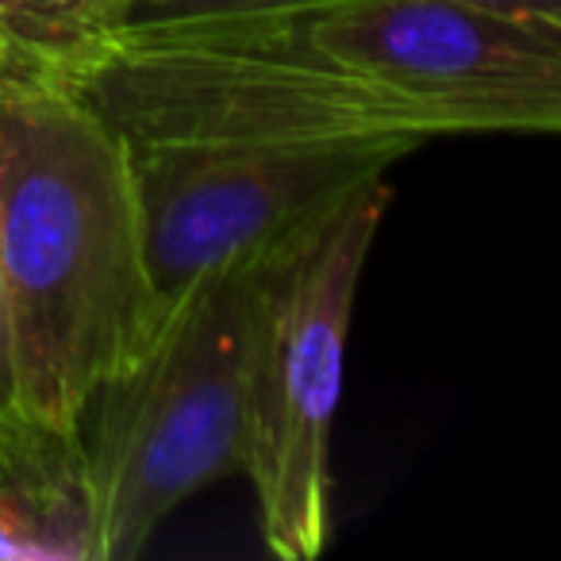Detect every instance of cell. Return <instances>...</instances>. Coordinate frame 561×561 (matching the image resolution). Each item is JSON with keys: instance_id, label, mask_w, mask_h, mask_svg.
<instances>
[{"instance_id": "obj_1", "label": "cell", "mask_w": 561, "mask_h": 561, "mask_svg": "<svg viewBox=\"0 0 561 561\" xmlns=\"http://www.w3.org/2000/svg\"><path fill=\"white\" fill-rule=\"evenodd\" d=\"M0 305L20 415L58 438L150 343L127 142L39 73L0 78Z\"/></svg>"}, {"instance_id": "obj_2", "label": "cell", "mask_w": 561, "mask_h": 561, "mask_svg": "<svg viewBox=\"0 0 561 561\" xmlns=\"http://www.w3.org/2000/svg\"><path fill=\"white\" fill-rule=\"evenodd\" d=\"M127 147L420 150L446 119L331 58L308 12L124 24L58 73Z\"/></svg>"}, {"instance_id": "obj_3", "label": "cell", "mask_w": 561, "mask_h": 561, "mask_svg": "<svg viewBox=\"0 0 561 561\" xmlns=\"http://www.w3.org/2000/svg\"><path fill=\"white\" fill-rule=\"evenodd\" d=\"M389 201V178L369 181L262 262L242 369L239 469L254 489L265 550L280 561H312L328 546L346 335Z\"/></svg>"}, {"instance_id": "obj_4", "label": "cell", "mask_w": 561, "mask_h": 561, "mask_svg": "<svg viewBox=\"0 0 561 561\" xmlns=\"http://www.w3.org/2000/svg\"><path fill=\"white\" fill-rule=\"evenodd\" d=\"M262 257L193 285L158 335L81 415L93 561H131L162 519L239 469L242 369Z\"/></svg>"}, {"instance_id": "obj_5", "label": "cell", "mask_w": 561, "mask_h": 561, "mask_svg": "<svg viewBox=\"0 0 561 561\" xmlns=\"http://www.w3.org/2000/svg\"><path fill=\"white\" fill-rule=\"evenodd\" d=\"M150 339L201 277L262 257L412 154L366 147H127Z\"/></svg>"}, {"instance_id": "obj_6", "label": "cell", "mask_w": 561, "mask_h": 561, "mask_svg": "<svg viewBox=\"0 0 561 561\" xmlns=\"http://www.w3.org/2000/svg\"><path fill=\"white\" fill-rule=\"evenodd\" d=\"M316 43L454 135L561 127V27L466 0H346L308 12Z\"/></svg>"}, {"instance_id": "obj_7", "label": "cell", "mask_w": 561, "mask_h": 561, "mask_svg": "<svg viewBox=\"0 0 561 561\" xmlns=\"http://www.w3.org/2000/svg\"><path fill=\"white\" fill-rule=\"evenodd\" d=\"M0 561H93L81 435H0Z\"/></svg>"}, {"instance_id": "obj_8", "label": "cell", "mask_w": 561, "mask_h": 561, "mask_svg": "<svg viewBox=\"0 0 561 561\" xmlns=\"http://www.w3.org/2000/svg\"><path fill=\"white\" fill-rule=\"evenodd\" d=\"M135 0H0V39L20 73L58 78L131 20Z\"/></svg>"}, {"instance_id": "obj_9", "label": "cell", "mask_w": 561, "mask_h": 561, "mask_svg": "<svg viewBox=\"0 0 561 561\" xmlns=\"http://www.w3.org/2000/svg\"><path fill=\"white\" fill-rule=\"evenodd\" d=\"M346 0H135L127 24H181V20H227V16H289L320 12Z\"/></svg>"}, {"instance_id": "obj_10", "label": "cell", "mask_w": 561, "mask_h": 561, "mask_svg": "<svg viewBox=\"0 0 561 561\" xmlns=\"http://www.w3.org/2000/svg\"><path fill=\"white\" fill-rule=\"evenodd\" d=\"M20 427H32L24 423L16 408V374H12V343H9V320H4V305H0V435Z\"/></svg>"}, {"instance_id": "obj_11", "label": "cell", "mask_w": 561, "mask_h": 561, "mask_svg": "<svg viewBox=\"0 0 561 561\" xmlns=\"http://www.w3.org/2000/svg\"><path fill=\"white\" fill-rule=\"evenodd\" d=\"M466 4L500 12V16L535 20V24H558L561 27V0H466Z\"/></svg>"}, {"instance_id": "obj_12", "label": "cell", "mask_w": 561, "mask_h": 561, "mask_svg": "<svg viewBox=\"0 0 561 561\" xmlns=\"http://www.w3.org/2000/svg\"><path fill=\"white\" fill-rule=\"evenodd\" d=\"M4 73H20V70H16V62H12V50L0 39V78H4Z\"/></svg>"}]
</instances>
